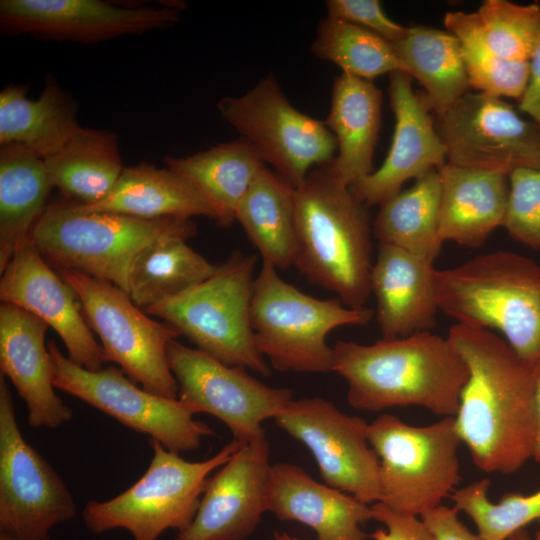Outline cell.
<instances>
[{
  "instance_id": "obj_33",
  "label": "cell",
  "mask_w": 540,
  "mask_h": 540,
  "mask_svg": "<svg viewBox=\"0 0 540 540\" xmlns=\"http://www.w3.org/2000/svg\"><path fill=\"white\" fill-rule=\"evenodd\" d=\"M441 181L438 169L380 205L373 223L379 244H389L434 262L440 254Z\"/></svg>"
},
{
  "instance_id": "obj_35",
  "label": "cell",
  "mask_w": 540,
  "mask_h": 540,
  "mask_svg": "<svg viewBox=\"0 0 540 540\" xmlns=\"http://www.w3.org/2000/svg\"><path fill=\"white\" fill-rule=\"evenodd\" d=\"M444 25L460 42L470 87L501 98H522L529 81V62L497 55L486 41L477 12H448Z\"/></svg>"
},
{
  "instance_id": "obj_12",
  "label": "cell",
  "mask_w": 540,
  "mask_h": 540,
  "mask_svg": "<svg viewBox=\"0 0 540 540\" xmlns=\"http://www.w3.org/2000/svg\"><path fill=\"white\" fill-rule=\"evenodd\" d=\"M54 386L136 432L149 435L170 451H194L214 432L179 400L138 387L121 368L88 370L65 356L54 340L47 342Z\"/></svg>"
},
{
  "instance_id": "obj_28",
  "label": "cell",
  "mask_w": 540,
  "mask_h": 540,
  "mask_svg": "<svg viewBox=\"0 0 540 540\" xmlns=\"http://www.w3.org/2000/svg\"><path fill=\"white\" fill-rule=\"evenodd\" d=\"M75 206L83 211L150 220L194 216L214 219L207 202L186 179L169 168H157L145 162L124 167L111 192L100 202Z\"/></svg>"
},
{
  "instance_id": "obj_4",
  "label": "cell",
  "mask_w": 540,
  "mask_h": 540,
  "mask_svg": "<svg viewBox=\"0 0 540 540\" xmlns=\"http://www.w3.org/2000/svg\"><path fill=\"white\" fill-rule=\"evenodd\" d=\"M438 309L458 324L496 329L533 369L540 362V266L511 251L435 269Z\"/></svg>"
},
{
  "instance_id": "obj_41",
  "label": "cell",
  "mask_w": 540,
  "mask_h": 540,
  "mask_svg": "<svg viewBox=\"0 0 540 540\" xmlns=\"http://www.w3.org/2000/svg\"><path fill=\"white\" fill-rule=\"evenodd\" d=\"M373 519L383 524L368 535L372 540H435L418 516L394 512L381 503L371 505Z\"/></svg>"
},
{
  "instance_id": "obj_7",
  "label": "cell",
  "mask_w": 540,
  "mask_h": 540,
  "mask_svg": "<svg viewBox=\"0 0 540 540\" xmlns=\"http://www.w3.org/2000/svg\"><path fill=\"white\" fill-rule=\"evenodd\" d=\"M256 263L257 255L234 251L208 279L144 311L221 362L270 376L250 320Z\"/></svg>"
},
{
  "instance_id": "obj_2",
  "label": "cell",
  "mask_w": 540,
  "mask_h": 540,
  "mask_svg": "<svg viewBox=\"0 0 540 540\" xmlns=\"http://www.w3.org/2000/svg\"><path fill=\"white\" fill-rule=\"evenodd\" d=\"M332 348V371L346 380L353 408L419 406L442 418L456 415L469 372L448 337L421 331L369 345L338 341Z\"/></svg>"
},
{
  "instance_id": "obj_31",
  "label": "cell",
  "mask_w": 540,
  "mask_h": 540,
  "mask_svg": "<svg viewBox=\"0 0 540 540\" xmlns=\"http://www.w3.org/2000/svg\"><path fill=\"white\" fill-rule=\"evenodd\" d=\"M43 161L52 188L79 205L103 200L124 169L117 134L82 127L58 153Z\"/></svg>"
},
{
  "instance_id": "obj_23",
  "label": "cell",
  "mask_w": 540,
  "mask_h": 540,
  "mask_svg": "<svg viewBox=\"0 0 540 540\" xmlns=\"http://www.w3.org/2000/svg\"><path fill=\"white\" fill-rule=\"evenodd\" d=\"M433 263L397 246L379 244L370 291L383 338L406 337L435 327L439 309Z\"/></svg>"
},
{
  "instance_id": "obj_5",
  "label": "cell",
  "mask_w": 540,
  "mask_h": 540,
  "mask_svg": "<svg viewBox=\"0 0 540 540\" xmlns=\"http://www.w3.org/2000/svg\"><path fill=\"white\" fill-rule=\"evenodd\" d=\"M196 233L191 218L150 220L83 211L62 198L47 205L30 241L54 269L75 270L128 293L130 269L145 247L163 237L188 240Z\"/></svg>"
},
{
  "instance_id": "obj_43",
  "label": "cell",
  "mask_w": 540,
  "mask_h": 540,
  "mask_svg": "<svg viewBox=\"0 0 540 540\" xmlns=\"http://www.w3.org/2000/svg\"><path fill=\"white\" fill-rule=\"evenodd\" d=\"M529 67L528 85L519 100L518 107L540 126V22L534 49L529 60Z\"/></svg>"
},
{
  "instance_id": "obj_9",
  "label": "cell",
  "mask_w": 540,
  "mask_h": 540,
  "mask_svg": "<svg viewBox=\"0 0 540 540\" xmlns=\"http://www.w3.org/2000/svg\"><path fill=\"white\" fill-rule=\"evenodd\" d=\"M368 440L379 459V503L390 510L420 517L455 491L462 442L454 417L412 426L382 414L369 424Z\"/></svg>"
},
{
  "instance_id": "obj_38",
  "label": "cell",
  "mask_w": 540,
  "mask_h": 540,
  "mask_svg": "<svg viewBox=\"0 0 540 540\" xmlns=\"http://www.w3.org/2000/svg\"><path fill=\"white\" fill-rule=\"evenodd\" d=\"M486 41L500 57L529 62L536 42L540 5L485 0L477 11Z\"/></svg>"
},
{
  "instance_id": "obj_13",
  "label": "cell",
  "mask_w": 540,
  "mask_h": 540,
  "mask_svg": "<svg viewBox=\"0 0 540 540\" xmlns=\"http://www.w3.org/2000/svg\"><path fill=\"white\" fill-rule=\"evenodd\" d=\"M75 500L57 471L23 437L11 391L0 375V534L49 540L75 517Z\"/></svg>"
},
{
  "instance_id": "obj_20",
  "label": "cell",
  "mask_w": 540,
  "mask_h": 540,
  "mask_svg": "<svg viewBox=\"0 0 540 540\" xmlns=\"http://www.w3.org/2000/svg\"><path fill=\"white\" fill-rule=\"evenodd\" d=\"M412 79L403 71L389 74L388 95L395 116L389 152L377 170L350 186L368 208L398 194L407 180H417L447 162L430 106L424 93L413 91Z\"/></svg>"
},
{
  "instance_id": "obj_26",
  "label": "cell",
  "mask_w": 540,
  "mask_h": 540,
  "mask_svg": "<svg viewBox=\"0 0 540 540\" xmlns=\"http://www.w3.org/2000/svg\"><path fill=\"white\" fill-rule=\"evenodd\" d=\"M167 168L186 179L211 208L223 228L236 221L240 202L266 164L243 137L186 157H165Z\"/></svg>"
},
{
  "instance_id": "obj_46",
  "label": "cell",
  "mask_w": 540,
  "mask_h": 540,
  "mask_svg": "<svg viewBox=\"0 0 540 540\" xmlns=\"http://www.w3.org/2000/svg\"><path fill=\"white\" fill-rule=\"evenodd\" d=\"M272 540H302L286 531H274Z\"/></svg>"
},
{
  "instance_id": "obj_10",
  "label": "cell",
  "mask_w": 540,
  "mask_h": 540,
  "mask_svg": "<svg viewBox=\"0 0 540 540\" xmlns=\"http://www.w3.org/2000/svg\"><path fill=\"white\" fill-rule=\"evenodd\" d=\"M55 270L77 293L88 326L101 340L106 362L116 363L144 389L178 399L167 351L179 333L149 317L116 285L75 270Z\"/></svg>"
},
{
  "instance_id": "obj_27",
  "label": "cell",
  "mask_w": 540,
  "mask_h": 540,
  "mask_svg": "<svg viewBox=\"0 0 540 540\" xmlns=\"http://www.w3.org/2000/svg\"><path fill=\"white\" fill-rule=\"evenodd\" d=\"M76 106L50 78L40 97H26V87L0 92V144H19L43 160L58 153L80 130Z\"/></svg>"
},
{
  "instance_id": "obj_17",
  "label": "cell",
  "mask_w": 540,
  "mask_h": 540,
  "mask_svg": "<svg viewBox=\"0 0 540 540\" xmlns=\"http://www.w3.org/2000/svg\"><path fill=\"white\" fill-rule=\"evenodd\" d=\"M178 20L174 8H127L100 0L0 1L4 33L42 39L94 43L169 27Z\"/></svg>"
},
{
  "instance_id": "obj_8",
  "label": "cell",
  "mask_w": 540,
  "mask_h": 540,
  "mask_svg": "<svg viewBox=\"0 0 540 540\" xmlns=\"http://www.w3.org/2000/svg\"><path fill=\"white\" fill-rule=\"evenodd\" d=\"M149 443L153 456L138 481L110 500L85 505L82 518L88 530L101 534L125 529L133 540H158L166 530H184L197 513L210 474L241 445L232 440L212 457L192 462L157 440Z\"/></svg>"
},
{
  "instance_id": "obj_1",
  "label": "cell",
  "mask_w": 540,
  "mask_h": 540,
  "mask_svg": "<svg viewBox=\"0 0 540 540\" xmlns=\"http://www.w3.org/2000/svg\"><path fill=\"white\" fill-rule=\"evenodd\" d=\"M447 337L469 372L454 416L461 442L482 471H518L535 452L534 369L489 329L457 323Z\"/></svg>"
},
{
  "instance_id": "obj_6",
  "label": "cell",
  "mask_w": 540,
  "mask_h": 540,
  "mask_svg": "<svg viewBox=\"0 0 540 540\" xmlns=\"http://www.w3.org/2000/svg\"><path fill=\"white\" fill-rule=\"evenodd\" d=\"M375 312L349 308L337 299H318L284 281L267 262L254 278L251 327L258 351L280 371H332L328 334L343 326H364Z\"/></svg>"
},
{
  "instance_id": "obj_22",
  "label": "cell",
  "mask_w": 540,
  "mask_h": 540,
  "mask_svg": "<svg viewBox=\"0 0 540 540\" xmlns=\"http://www.w3.org/2000/svg\"><path fill=\"white\" fill-rule=\"evenodd\" d=\"M267 511L281 521L308 526L316 540H366L361 526L373 519L371 505L316 481L302 467L288 462L270 467Z\"/></svg>"
},
{
  "instance_id": "obj_34",
  "label": "cell",
  "mask_w": 540,
  "mask_h": 540,
  "mask_svg": "<svg viewBox=\"0 0 540 540\" xmlns=\"http://www.w3.org/2000/svg\"><path fill=\"white\" fill-rule=\"evenodd\" d=\"M216 264L193 250L187 240L163 237L145 247L134 260L128 295L145 310L208 279Z\"/></svg>"
},
{
  "instance_id": "obj_30",
  "label": "cell",
  "mask_w": 540,
  "mask_h": 540,
  "mask_svg": "<svg viewBox=\"0 0 540 540\" xmlns=\"http://www.w3.org/2000/svg\"><path fill=\"white\" fill-rule=\"evenodd\" d=\"M52 189L44 161L19 144L0 148V273L30 240Z\"/></svg>"
},
{
  "instance_id": "obj_29",
  "label": "cell",
  "mask_w": 540,
  "mask_h": 540,
  "mask_svg": "<svg viewBox=\"0 0 540 540\" xmlns=\"http://www.w3.org/2000/svg\"><path fill=\"white\" fill-rule=\"evenodd\" d=\"M296 189L263 166L239 204L236 221L262 262L277 270L294 266L297 255Z\"/></svg>"
},
{
  "instance_id": "obj_14",
  "label": "cell",
  "mask_w": 540,
  "mask_h": 540,
  "mask_svg": "<svg viewBox=\"0 0 540 540\" xmlns=\"http://www.w3.org/2000/svg\"><path fill=\"white\" fill-rule=\"evenodd\" d=\"M167 354L178 399L194 415L207 413L221 420L241 444L265 433L262 422L274 419L293 399L291 389L270 387L245 368L227 365L176 339Z\"/></svg>"
},
{
  "instance_id": "obj_44",
  "label": "cell",
  "mask_w": 540,
  "mask_h": 540,
  "mask_svg": "<svg viewBox=\"0 0 540 540\" xmlns=\"http://www.w3.org/2000/svg\"><path fill=\"white\" fill-rule=\"evenodd\" d=\"M534 386L537 416V437L533 459L540 463V362L534 368Z\"/></svg>"
},
{
  "instance_id": "obj_11",
  "label": "cell",
  "mask_w": 540,
  "mask_h": 540,
  "mask_svg": "<svg viewBox=\"0 0 540 540\" xmlns=\"http://www.w3.org/2000/svg\"><path fill=\"white\" fill-rule=\"evenodd\" d=\"M221 116L295 189L317 166L331 162L337 142L325 123L293 107L268 74L238 97L219 100Z\"/></svg>"
},
{
  "instance_id": "obj_18",
  "label": "cell",
  "mask_w": 540,
  "mask_h": 540,
  "mask_svg": "<svg viewBox=\"0 0 540 540\" xmlns=\"http://www.w3.org/2000/svg\"><path fill=\"white\" fill-rule=\"evenodd\" d=\"M0 274L1 302L20 307L52 327L74 363L92 371L103 368L102 346L88 326L77 293L30 240L14 252Z\"/></svg>"
},
{
  "instance_id": "obj_24",
  "label": "cell",
  "mask_w": 540,
  "mask_h": 540,
  "mask_svg": "<svg viewBox=\"0 0 540 540\" xmlns=\"http://www.w3.org/2000/svg\"><path fill=\"white\" fill-rule=\"evenodd\" d=\"M438 171L442 242L453 241L470 248L482 246L496 228L504 225L510 192L508 176L447 162Z\"/></svg>"
},
{
  "instance_id": "obj_45",
  "label": "cell",
  "mask_w": 540,
  "mask_h": 540,
  "mask_svg": "<svg viewBox=\"0 0 540 540\" xmlns=\"http://www.w3.org/2000/svg\"><path fill=\"white\" fill-rule=\"evenodd\" d=\"M507 540H535L533 539L526 528L520 529L511 534Z\"/></svg>"
},
{
  "instance_id": "obj_36",
  "label": "cell",
  "mask_w": 540,
  "mask_h": 540,
  "mask_svg": "<svg viewBox=\"0 0 540 540\" xmlns=\"http://www.w3.org/2000/svg\"><path fill=\"white\" fill-rule=\"evenodd\" d=\"M310 50L315 57L336 64L342 73L370 81L386 73L405 72L391 42L341 19H322Z\"/></svg>"
},
{
  "instance_id": "obj_42",
  "label": "cell",
  "mask_w": 540,
  "mask_h": 540,
  "mask_svg": "<svg viewBox=\"0 0 540 540\" xmlns=\"http://www.w3.org/2000/svg\"><path fill=\"white\" fill-rule=\"evenodd\" d=\"M458 513L453 506L440 505L425 512L420 518L435 540H483L460 521Z\"/></svg>"
},
{
  "instance_id": "obj_3",
  "label": "cell",
  "mask_w": 540,
  "mask_h": 540,
  "mask_svg": "<svg viewBox=\"0 0 540 540\" xmlns=\"http://www.w3.org/2000/svg\"><path fill=\"white\" fill-rule=\"evenodd\" d=\"M297 255L294 266L313 285L349 308L370 298L372 268L368 207L333 173L315 167L296 188Z\"/></svg>"
},
{
  "instance_id": "obj_48",
  "label": "cell",
  "mask_w": 540,
  "mask_h": 540,
  "mask_svg": "<svg viewBox=\"0 0 540 540\" xmlns=\"http://www.w3.org/2000/svg\"><path fill=\"white\" fill-rule=\"evenodd\" d=\"M536 540H540V529L536 533Z\"/></svg>"
},
{
  "instance_id": "obj_39",
  "label": "cell",
  "mask_w": 540,
  "mask_h": 540,
  "mask_svg": "<svg viewBox=\"0 0 540 540\" xmlns=\"http://www.w3.org/2000/svg\"><path fill=\"white\" fill-rule=\"evenodd\" d=\"M508 179L510 192L503 227L516 241L540 251V169L518 168Z\"/></svg>"
},
{
  "instance_id": "obj_15",
  "label": "cell",
  "mask_w": 540,
  "mask_h": 540,
  "mask_svg": "<svg viewBox=\"0 0 540 540\" xmlns=\"http://www.w3.org/2000/svg\"><path fill=\"white\" fill-rule=\"evenodd\" d=\"M447 163L509 175L540 169V126L501 97L468 92L435 117Z\"/></svg>"
},
{
  "instance_id": "obj_21",
  "label": "cell",
  "mask_w": 540,
  "mask_h": 540,
  "mask_svg": "<svg viewBox=\"0 0 540 540\" xmlns=\"http://www.w3.org/2000/svg\"><path fill=\"white\" fill-rule=\"evenodd\" d=\"M39 317L15 305H0V370L27 408L33 428L56 429L73 418V411L55 393L53 367Z\"/></svg>"
},
{
  "instance_id": "obj_25",
  "label": "cell",
  "mask_w": 540,
  "mask_h": 540,
  "mask_svg": "<svg viewBox=\"0 0 540 540\" xmlns=\"http://www.w3.org/2000/svg\"><path fill=\"white\" fill-rule=\"evenodd\" d=\"M381 118L382 91L372 81L345 73L335 77L324 123L337 142L331 170L349 187L374 171Z\"/></svg>"
},
{
  "instance_id": "obj_19",
  "label": "cell",
  "mask_w": 540,
  "mask_h": 540,
  "mask_svg": "<svg viewBox=\"0 0 540 540\" xmlns=\"http://www.w3.org/2000/svg\"><path fill=\"white\" fill-rule=\"evenodd\" d=\"M271 465L265 433L241 444L209 478L194 519L175 540H245L268 512Z\"/></svg>"
},
{
  "instance_id": "obj_47",
  "label": "cell",
  "mask_w": 540,
  "mask_h": 540,
  "mask_svg": "<svg viewBox=\"0 0 540 540\" xmlns=\"http://www.w3.org/2000/svg\"><path fill=\"white\" fill-rule=\"evenodd\" d=\"M0 540H16V539L11 538V537H9L7 535H4V534H0Z\"/></svg>"
},
{
  "instance_id": "obj_16",
  "label": "cell",
  "mask_w": 540,
  "mask_h": 540,
  "mask_svg": "<svg viewBox=\"0 0 540 540\" xmlns=\"http://www.w3.org/2000/svg\"><path fill=\"white\" fill-rule=\"evenodd\" d=\"M274 420L310 450L325 484L368 505L380 501L379 459L364 419L312 397L292 399Z\"/></svg>"
},
{
  "instance_id": "obj_37",
  "label": "cell",
  "mask_w": 540,
  "mask_h": 540,
  "mask_svg": "<svg viewBox=\"0 0 540 540\" xmlns=\"http://www.w3.org/2000/svg\"><path fill=\"white\" fill-rule=\"evenodd\" d=\"M487 478L455 489L450 498L458 512L468 515L483 540H507L532 522L540 524V489L531 494L507 493L498 502L488 497Z\"/></svg>"
},
{
  "instance_id": "obj_40",
  "label": "cell",
  "mask_w": 540,
  "mask_h": 540,
  "mask_svg": "<svg viewBox=\"0 0 540 540\" xmlns=\"http://www.w3.org/2000/svg\"><path fill=\"white\" fill-rule=\"evenodd\" d=\"M327 16L368 29L394 43L403 39L408 27L397 24L383 11L378 0H328Z\"/></svg>"
},
{
  "instance_id": "obj_32",
  "label": "cell",
  "mask_w": 540,
  "mask_h": 540,
  "mask_svg": "<svg viewBox=\"0 0 540 540\" xmlns=\"http://www.w3.org/2000/svg\"><path fill=\"white\" fill-rule=\"evenodd\" d=\"M392 45L405 72L424 88L426 100L436 115L469 92L460 42L451 32L412 26L403 39Z\"/></svg>"
}]
</instances>
